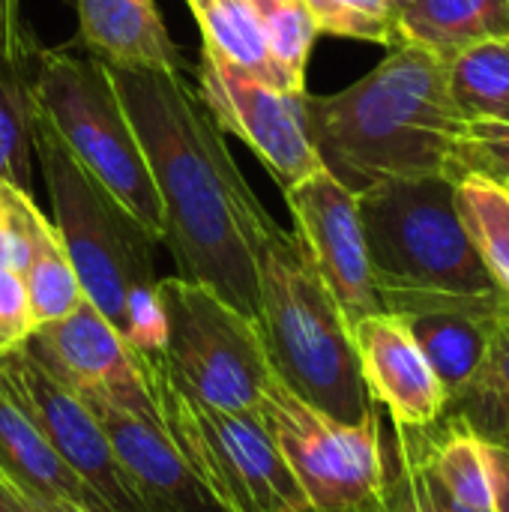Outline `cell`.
I'll use <instances>...</instances> for the list:
<instances>
[{
    "label": "cell",
    "mask_w": 509,
    "mask_h": 512,
    "mask_svg": "<svg viewBox=\"0 0 509 512\" xmlns=\"http://www.w3.org/2000/svg\"><path fill=\"white\" fill-rule=\"evenodd\" d=\"M24 345L72 393L105 396L129 411L156 414L135 351L93 303L81 300L66 318L33 330Z\"/></svg>",
    "instance_id": "13"
},
{
    "label": "cell",
    "mask_w": 509,
    "mask_h": 512,
    "mask_svg": "<svg viewBox=\"0 0 509 512\" xmlns=\"http://www.w3.org/2000/svg\"><path fill=\"white\" fill-rule=\"evenodd\" d=\"M444 414L465 420L483 444L509 453V300L498 309L480 375L447 402Z\"/></svg>",
    "instance_id": "23"
},
{
    "label": "cell",
    "mask_w": 509,
    "mask_h": 512,
    "mask_svg": "<svg viewBox=\"0 0 509 512\" xmlns=\"http://www.w3.org/2000/svg\"><path fill=\"white\" fill-rule=\"evenodd\" d=\"M81 42L105 66L183 72L186 60L153 0H75Z\"/></svg>",
    "instance_id": "17"
},
{
    "label": "cell",
    "mask_w": 509,
    "mask_h": 512,
    "mask_svg": "<svg viewBox=\"0 0 509 512\" xmlns=\"http://www.w3.org/2000/svg\"><path fill=\"white\" fill-rule=\"evenodd\" d=\"M36 512H90L87 507H78V504H69V501H51V504H36Z\"/></svg>",
    "instance_id": "34"
},
{
    "label": "cell",
    "mask_w": 509,
    "mask_h": 512,
    "mask_svg": "<svg viewBox=\"0 0 509 512\" xmlns=\"http://www.w3.org/2000/svg\"><path fill=\"white\" fill-rule=\"evenodd\" d=\"M0 372L99 512H147L126 483L105 429L78 393L60 384L27 345L0 354Z\"/></svg>",
    "instance_id": "10"
},
{
    "label": "cell",
    "mask_w": 509,
    "mask_h": 512,
    "mask_svg": "<svg viewBox=\"0 0 509 512\" xmlns=\"http://www.w3.org/2000/svg\"><path fill=\"white\" fill-rule=\"evenodd\" d=\"M0 512H36L33 504L0 477Z\"/></svg>",
    "instance_id": "33"
},
{
    "label": "cell",
    "mask_w": 509,
    "mask_h": 512,
    "mask_svg": "<svg viewBox=\"0 0 509 512\" xmlns=\"http://www.w3.org/2000/svg\"><path fill=\"white\" fill-rule=\"evenodd\" d=\"M504 300V294L414 297L390 303L384 312H393L408 324L450 402L480 375L489 357L495 318Z\"/></svg>",
    "instance_id": "16"
},
{
    "label": "cell",
    "mask_w": 509,
    "mask_h": 512,
    "mask_svg": "<svg viewBox=\"0 0 509 512\" xmlns=\"http://www.w3.org/2000/svg\"><path fill=\"white\" fill-rule=\"evenodd\" d=\"M468 174L509 186V120H498V117L465 120V129L456 144L453 183Z\"/></svg>",
    "instance_id": "30"
},
{
    "label": "cell",
    "mask_w": 509,
    "mask_h": 512,
    "mask_svg": "<svg viewBox=\"0 0 509 512\" xmlns=\"http://www.w3.org/2000/svg\"><path fill=\"white\" fill-rule=\"evenodd\" d=\"M381 309L414 297L501 294L456 207L450 177H393L357 192Z\"/></svg>",
    "instance_id": "4"
},
{
    "label": "cell",
    "mask_w": 509,
    "mask_h": 512,
    "mask_svg": "<svg viewBox=\"0 0 509 512\" xmlns=\"http://www.w3.org/2000/svg\"><path fill=\"white\" fill-rule=\"evenodd\" d=\"M282 192L297 225L294 234L330 288L348 327L366 315L384 312L372 279L357 192L342 186L324 168Z\"/></svg>",
    "instance_id": "12"
},
{
    "label": "cell",
    "mask_w": 509,
    "mask_h": 512,
    "mask_svg": "<svg viewBox=\"0 0 509 512\" xmlns=\"http://www.w3.org/2000/svg\"><path fill=\"white\" fill-rule=\"evenodd\" d=\"M138 357L156 417L222 512H312L255 411L201 402L168 375L159 354Z\"/></svg>",
    "instance_id": "5"
},
{
    "label": "cell",
    "mask_w": 509,
    "mask_h": 512,
    "mask_svg": "<svg viewBox=\"0 0 509 512\" xmlns=\"http://www.w3.org/2000/svg\"><path fill=\"white\" fill-rule=\"evenodd\" d=\"M0 477L21 492L33 507L51 501H69L99 512L75 474L51 450L15 390L0 372Z\"/></svg>",
    "instance_id": "18"
},
{
    "label": "cell",
    "mask_w": 509,
    "mask_h": 512,
    "mask_svg": "<svg viewBox=\"0 0 509 512\" xmlns=\"http://www.w3.org/2000/svg\"><path fill=\"white\" fill-rule=\"evenodd\" d=\"M456 207L486 273L509 300V186L468 174L456 180Z\"/></svg>",
    "instance_id": "26"
},
{
    "label": "cell",
    "mask_w": 509,
    "mask_h": 512,
    "mask_svg": "<svg viewBox=\"0 0 509 512\" xmlns=\"http://www.w3.org/2000/svg\"><path fill=\"white\" fill-rule=\"evenodd\" d=\"M147 512H222L201 489L156 414L129 411L105 396H81Z\"/></svg>",
    "instance_id": "15"
},
{
    "label": "cell",
    "mask_w": 509,
    "mask_h": 512,
    "mask_svg": "<svg viewBox=\"0 0 509 512\" xmlns=\"http://www.w3.org/2000/svg\"><path fill=\"white\" fill-rule=\"evenodd\" d=\"M351 342L369 399L393 426L429 429L447 411V393L420 351L408 324L393 312H375L351 327Z\"/></svg>",
    "instance_id": "14"
},
{
    "label": "cell",
    "mask_w": 509,
    "mask_h": 512,
    "mask_svg": "<svg viewBox=\"0 0 509 512\" xmlns=\"http://www.w3.org/2000/svg\"><path fill=\"white\" fill-rule=\"evenodd\" d=\"M33 153L51 192L54 228L84 300L93 303L120 333L129 297L159 282L153 267L156 237L81 168L42 114L36 123Z\"/></svg>",
    "instance_id": "7"
},
{
    "label": "cell",
    "mask_w": 509,
    "mask_h": 512,
    "mask_svg": "<svg viewBox=\"0 0 509 512\" xmlns=\"http://www.w3.org/2000/svg\"><path fill=\"white\" fill-rule=\"evenodd\" d=\"M312 147L342 186L363 192L393 177H450L465 114L447 87V60L393 45L390 54L351 87L303 93Z\"/></svg>",
    "instance_id": "2"
},
{
    "label": "cell",
    "mask_w": 509,
    "mask_h": 512,
    "mask_svg": "<svg viewBox=\"0 0 509 512\" xmlns=\"http://www.w3.org/2000/svg\"><path fill=\"white\" fill-rule=\"evenodd\" d=\"M33 93L42 120L81 168L162 243V204L153 174L105 63L42 48L33 63Z\"/></svg>",
    "instance_id": "6"
},
{
    "label": "cell",
    "mask_w": 509,
    "mask_h": 512,
    "mask_svg": "<svg viewBox=\"0 0 509 512\" xmlns=\"http://www.w3.org/2000/svg\"><path fill=\"white\" fill-rule=\"evenodd\" d=\"M33 60H9L0 54V180L30 195L33 141L39 102L33 93Z\"/></svg>",
    "instance_id": "24"
},
{
    "label": "cell",
    "mask_w": 509,
    "mask_h": 512,
    "mask_svg": "<svg viewBox=\"0 0 509 512\" xmlns=\"http://www.w3.org/2000/svg\"><path fill=\"white\" fill-rule=\"evenodd\" d=\"M489 474H492V498H495V512H509V453L489 447Z\"/></svg>",
    "instance_id": "32"
},
{
    "label": "cell",
    "mask_w": 509,
    "mask_h": 512,
    "mask_svg": "<svg viewBox=\"0 0 509 512\" xmlns=\"http://www.w3.org/2000/svg\"><path fill=\"white\" fill-rule=\"evenodd\" d=\"M165 312L162 366L201 402L225 411H255L273 369L252 318L210 288L180 276L159 279Z\"/></svg>",
    "instance_id": "9"
},
{
    "label": "cell",
    "mask_w": 509,
    "mask_h": 512,
    "mask_svg": "<svg viewBox=\"0 0 509 512\" xmlns=\"http://www.w3.org/2000/svg\"><path fill=\"white\" fill-rule=\"evenodd\" d=\"M264 30L267 54L288 93H306V66L321 36L303 0H252Z\"/></svg>",
    "instance_id": "28"
},
{
    "label": "cell",
    "mask_w": 509,
    "mask_h": 512,
    "mask_svg": "<svg viewBox=\"0 0 509 512\" xmlns=\"http://www.w3.org/2000/svg\"><path fill=\"white\" fill-rule=\"evenodd\" d=\"M102 63V60H99ZM147 156L162 204V243L177 276L258 318V276L243 210L255 198L219 123L183 72L105 66Z\"/></svg>",
    "instance_id": "1"
},
{
    "label": "cell",
    "mask_w": 509,
    "mask_h": 512,
    "mask_svg": "<svg viewBox=\"0 0 509 512\" xmlns=\"http://www.w3.org/2000/svg\"><path fill=\"white\" fill-rule=\"evenodd\" d=\"M255 414L312 512H375L384 504L387 441L381 408L360 423H342L270 375Z\"/></svg>",
    "instance_id": "8"
},
{
    "label": "cell",
    "mask_w": 509,
    "mask_h": 512,
    "mask_svg": "<svg viewBox=\"0 0 509 512\" xmlns=\"http://www.w3.org/2000/svg\"><path fill=\"white\" fill-rule=\"evenodd\" d=\"M509 36V0H414L396 18V45L408 42L438 57Z\"/></svg>",
    "instance_id": "20"
},
{
    "label": "cell",
    "mask_w": 509,
    "mask_h": 512,
    "mask_svg": "<svg viewBox=\"0 0 509 512\" xmlns=\"http://www.w3.org/2000/svg\"><path fill=\"white\" fill-rule=\"evenodd\" d=\"M0 54L9 60L36 57V39L24 21L21 0H0Z\"/></svg>",
    "instance_id": "31"
},
{
    "label": "cell",
    "mask_w": 509,
    "mask_h": 512,
    "mask_svg": "<svg viewBox=\"0 0 509 512\" xmlns=\"http://www.w3.org/2000/svg\"><path fill=\"white\" fill-rule=\"evenodd\" d=\"M447 87L468 120L501 117L509 105V36L474 42L447 57Z\"/></svg>",
    "instance_id": "27"
},
{
    "label": "cell",
    "mask_w": 509,
    "mask_h": 512,
    "mask_svg": "<svg viewBox=\"0 0 509 512\" xmlns=\"http://www.w3.org/2000/svg\"><path fill=\"white\" fill-rule=\"evenodd\" d=\"M423 468L444 512H495L489 453L477 432L444 414L435 426L417 429Z\"/></svg>",
    "instance_id": "19"
},
{
    "label": "cell",
    "mask_w": 509,
    "mask_h": 512,
    "mask_svg": "<svg viewBox=\"0 0 509 512\" xmlns=\"http://www.w3.org/2000/svg\"><path fill=\"white\" fill-rule=\"evenodd\" d=\"M21 282H24L33 330L66 318L84 300V291L69 264L63 240H60L54 222H48V219H42L33 234L30 255L21 270Z\"/></svg>",
    "instance_id": "25"
},
{
    "label": "cell",
    "mask_w": 509,
    "mask_h": 512,
    "mask_svg": "<svg viewBox=\"0 0 509 512\" xmlns=\"http://www.w3.org/2000/svg\"><path fill=\"white\" fill-rule=\"evenodd\" d=\"M315 18L318 33L363 39L393 48L396 45V9L393 0H303Z\"/></svg>",
    "instance_id": "29"
},
{
    "label": "cell",
    "mask_w": 509,
    "mask_h": 512,
    "mask_svg": "<svg viewBox=\"0 0 509 512\" xmlns=\"http://www.w3.org/2000/svg\"><path fill=\"white\" fill-rule=\"evenodd\" d=\"M414 0H393V9H396V18H399V12L405 9V6H411Z\"/></svg>",
    "instance_id": "35"
},
{
    "label": "cell",
    "mask_w": 509,
    "mask_h": 512,
    "mask_svg": "<svg viewBox=\"0 0 509 512\" xmlns=\"http://www.w3.org/2000/svg\"><path fill=\"white\" fill-rule=\"evenodd\" d=\"M243 234L258 276L255 327L273 375L330 417L360 423L378 405L363 387L351 327L300 237L282 228L258 195L243 210Z\"/></svg>",
    "instance_id": "3"
},
{
    "label": "cell",
    "mask_w": 509,
    "mask_h": 512,
    "mask_svg": "<svg viewBox=\"0 0 509 512\" xmlns=\"http://www.w3.org/2000/svg\"><path fill=\"white\" fill-rule=\"evenodd\" d=\"M186 3L201 27L207 54L285 90L282 75L267 54L264 30L252 0H186Z\"/></svg>",
    "instance_id": "22"
},
{
    "label": "cell",
    "mask_w": 509,
    "mask_h": 512,
    "mask_svg": "<svg viewBox=\"0 0 509 512\" xmlns=\"http://www.w3.org/2000/svg\"><path fill=\"white\" fill-rule=\"evenodd\" d=\"M42 219L27 192L0 180V354L24 345L33 333L21 270Z\"/></svg>",
    "instance_id": "21"
},
{
    "label": "cell",
    "mask_w": 509,
    "mask_h": 512,
    "mask_svg": "<svg viewBox=\"0 0 509 512\" xmlns=\"http://www.w3.org/2000/svg\"><path fill=\"white\" fill-rule=\"evenodd\" d=\"M198 96L219 129L243 138L282 189L324 168L303 120V93H285L201 51Z\"/></svg>",
    "instance_id": "11"
},
{
    "label": "cell",
    "mask_w": 509,
    "mask_h": 512,
    "mask_svg": "<svg viewBox=\"0 0 509 512\" xmlns=\"http://www.w3.org/2000/svg\"><path fill=\"white\" fill-rule=\"evenodd\" d=\"M498 120H509V105H507V111H504V114H501Z\"/></svg>",
    "instance_id": "36"
}]
</instances>
